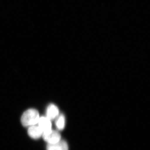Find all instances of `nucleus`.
<instances>
[{
    "label": "nucleus",
    "instance_id": "39448f33",
    "mask_svg": "<svg viewBox=\"0 0 150 150\" xmlns=\"http://www.w3.org/2000/svg\"><path fill=\"white\" fill-rule=\"evenodd\" d=\"M28 135L30 137L33 139H39L43 135V132L42 130L38 126H30L28 129Z\"/></svg>",
    "mask_w": 150,
    "mask_h": 150
},
{
    "label": "nucleus",
    "instance_id": "f257e3e1",
    "mask_svg": "<svg viewBox=\"0 0 150 150\" xmlns=\"http://www.w3.org/2000/svg\"><path fill=\"white\" fill-rule=\"evenodd\" d=\"M39 118L38 111L35 109H30L25 111L23 114L21 122L24 126H34L38 123Z\"/></svg>",
    "mask_w": 150,
    "mask_h": 150
},
{
    "label": "nucleus",
    "instance_id": "423d86ee",
    "mask_svg": "<svg viewBox=\"0 0 150 150\" xmlns=\"http://www.w3.org/2000/svg\"><path fill=\"white\" fill-rule=\"evenodd\" d=\"M59 110L58 108L54 104L48 106L47 110V117L50 120H53L58 117Z\"/></svg>",
    "mask_w": 150,
    "mask_h": 150
},
{
    "label": "nucleus",
    "instance_id": "7ed1b4c3",
    "mask_svg": "<svg viewBox=\"0 0 150 150\" xmlns=\"http://www.w3.org/2000/svg\"><path fill=\"white\" fill-rule=\"evenodd\" d=\"M38 123V126L43 131V134H47L52 130L51 120L47 117L40 118Z\"/></svg>",
    "mask_w": 150,
    "mask_h": 150
},
{
    "label": "nucleus",
    "instance_id": "0eeeda50",
    "mask_svg": "<svg viewBox=\"0 0 150 150\" xmlns=\"http://www.w3.org/2000/svg\"><path fill=\"white\" fill-rule=\"evenodd\" d=\"M56 125L58 130H62L64 129L65 126V118L64 115H60L58 117L56 121Z\"/></svg>",
    "mask_w": 150,
    "mask_h": 150
},
{
    "label": "nucleus",
    "instance_id": "20e7f679",
    "mask_svg": "<svg viewBox=\"0 0 150 150\" xmlns=\"http://www.w3.org/2000/svg\"><path fill=\"white\" fill-rule=\"evenodd\" d=\"M47 150H69V146L64 141H60L56 144H48Z\"/></svg>",
    "mask_w": 150,
    "mask_h": 150
},
{
    "label": "nucleus",
    "instance_id": "f03ea898",
    "mask_svg": "<svg viewBox=\"0 0 150 150\" xmlns=\"http://www.w3.org/2000/svg\"><path fill=\"white\" fill-rule=\"evenodd\" d=\"M43 139L48 144H56L61 141V136L59 132L51 130L49 133L43 134Z\"/></svg>",
    "mask_w": 150,
    "mask_h": 150
}]
</instances>
